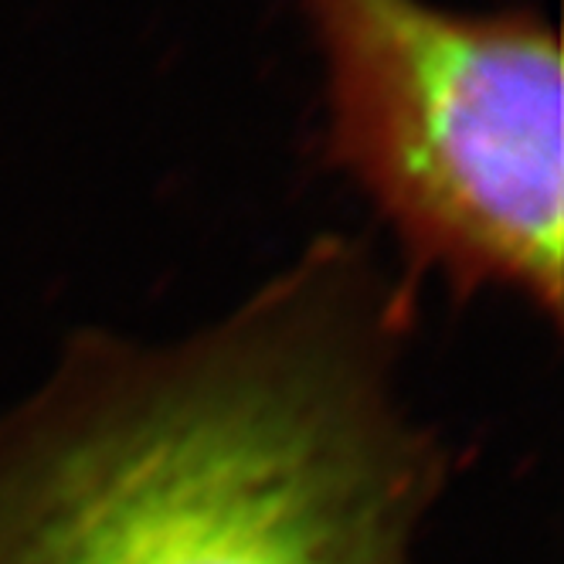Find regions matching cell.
Masks as SVG:
<instances>
[{
    "label": "cell",
    "mask_w": 564,
    "mask_h": 564,
    "mask_svg": "<svg viewBox=\"0 0 564 564\" xmlns=\"http://www.w3.org/2000/svg\"><path fill=\"white\" fill-rule=\"evenodd\" d=\"M378 360L296 282L83 365L0 442V564H412L432 466Z\"/></svg>",
    "instance_id": "cell-1"
},
{
    "label": "cell",
    "mask_w": 564,
    "mask_h": 564,
    "mask_svg": "<svg viewBox=\"0 0 564 564\" xmlns=\"http://www.w3.org/2000/svg\"><path fill=\"white\" fill-rule=\"evenodd\" d=\"M330 140L401 241L459 282L561 306L564 83L534 14L303 0Z\"/></svg>",
    "instance_id": "cell-2"
}]
</instances>
